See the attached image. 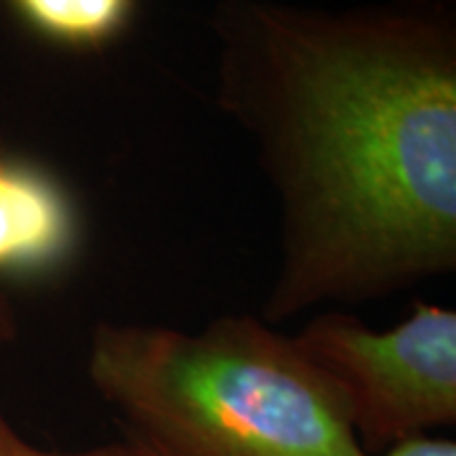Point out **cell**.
Instances as JSON below:
<instances>
[{"instance_id": "obj_3", "label": "cell", "mask_w": 456, "mask_h": 456, "mask_svg": "<svg viewBox=\"0 0 456 456\" xmlns=\"http://www.w3.org/2000/svg\"><path fill=\"white\" fill-rule=\"evenodd\" d=\"M340 393L362 452L456 421V312L416 310L388 330L327 310L294 335Z\"/></svg>"}, {"instance_id": "obj_2", "label": "cell", "mask_w": 456, "mask_h": 456, "mask_svg": "<svg viewBox=\"0 0 456 456\" xmlns=\"http://www.w3.org/2000/svg\"><path fill=\"white\" fill-rule=\"evenodd\" d=\"M86 375L158 456H362L330 378L261 317L226 314L196 332L104 320Z\"/></svg>"}, {"instance_id": "obj_8", "label": "cell", "mask_w": 456, "mask_h": 456, "mask_svg": "<svg viewBox=\"0 0 456 456\" xmlns=\"http://www.w3.org/2000/svg\"><path fill=\"white\" fill-rule=\"evenodd\" d=\"M18 338V317L8 297L0 292V345H8Z\"/></svg>"}, {"instance_id": "obj_1", "label": "cell", "mask_w": 456, "mask_h": 456, "mask_svg": "<svg viewBox=\"0 0 456 456\" xmlns=\"http://www.w3.org/2000/svg\"><path fill=\"white\" fill-rule=\"evenodd\" d=\"M216 102L279 211L261 320L358 305L456 266V20L441 3L218 0Z\"/></svg>"}, {"instance_id": "obj_6", "label": "cell", "mask_w": 456, "mask_h": 456, "mask_svg": "<svg viewBox=\"0 0 456 456\" xmlns=\"http://www.w3.org/2000/svg\"><path fill=\"white\" fill-rule=\"evenodd\" d=\"M0 456H158L152 454L147 446L140 441L127 439L97 446V449H86V452H49L41 449L28 439L20 436L16 426L11 424V419L5 416V411L0 406Z\"/></svg>"}, {"instance_id": "obj_4", "label": "cell", "mask_w": 456, "mask_h": 456, "mask_svg": "<svg viewBox=\"0 0 456 456\" xmlns=\"http://www.w3.org/2000/svg\"><path fill=\"white\" fill-rule=\"evenodd\" d=\"M79 224L66 191L0 150V277L46 274L69 261Z\"/></svg>"}, {"instance_id": "obj_7", "label": "cell", "mask_w": 456, "mask_h": 456, "mask_svg": "<svg viewBox=\"0 0 456 456\" xmlns=\"http://www.w3.org/2000/svg\"><path fill=\"white\" fill-rule=\"evenodd\" d=\"M362 456H456V441L421 434V436L395 441L380 452H362Z\"/></svg>"}, {"instance_id": "obj_5", "label": "cell", "mask_w": 456, "mask_h": 456, "mask_svg": "<svg viewBox=\"0 0 456 456\" xmlns=\"http://www.w3.org/2000/svg\"><path fill=\"white\" fill-rule=\"evenodd\" d=\"M33 36L59 49L102 51L132 26L137 0H3Z\"/></svg>"}]
</instances>
